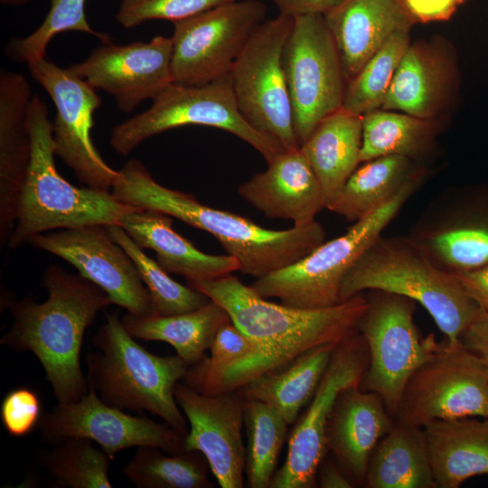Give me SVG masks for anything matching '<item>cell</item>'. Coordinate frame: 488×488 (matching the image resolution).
I'll use <instances>...</instances> for the list:
<instances>
[{"label":"cell","mask_w":488,"mask_h":488,"mask_svg":"<svg viewBox=\"0 0 488 488\" xmlns=\"http://www.w3.org/2000/svg\"><path fill=\"white\" fill-rule=\"evenodd\" d=\"M112 194L120 202L174 217L212 235L239 271L256 279L288 267L325 241L324 227L314 221L287 230H269L239 214L201 203L193 195L157 183L138 160L118 170Z\"/></svg>","instance_id":"cell-1"},{"label":"cell","mask_w":488,"mask_h":488,"mask_svg":"<svg viewBox=\"0 0 488 488\" xmlns=\"http://www.w3.org/2000/svg\"><path fill=\"white\" fill-rule=\"evenodd\" d=\"M42 286L48 293L44 302L26 297L10 305L13 324L0 343L33 352L58 404L70 403L89 389L80 362L85 332L112 302L97 285L58 265L47 267Z\"/></svg>","instance_id":"cell-2"},{"label":"cell","mask_w":488,"mask_h":488,"mask_svg":"<svg viewBox=\"0 0 488 488\" xmlns=\"http://www.w3.org/2000/svg\"><path fill=\"white\" fill-rule=\"evenodd\" d=\"M189 286L221 305L232 323L260 346L262 356L246 375L244 385L312 348L340 343L357 330V324L368 307L364 293L323 309H299L276 304L231 274L189 282Z\"/></svg>","instance_id":"cell-3"},{"label":"cell","mask_w":488,"mask_h":488,"mask_svg":"<svg viewBox=\"0 0 488 488\" xmlns=\"http://www.w3.org/2000/svg\"><path fill=\"white\" fill-rule=\"evenodd\" d=\"M30 162L19 196L15 223L8 240L15 249L41 233L87 225H120L135 209L111 192L76 187L58 172L52 123L45 102L32 97L27 109Z\"/></svg>","instance_id":"cell-4"},{"label":"cell","mask_w":488,"mask_h":488,"mask_svg":"<svg viewBox=\"0 0 488 488\" xmlns=\"http://www.w3.org/2000/svg\"><path fill=\"white\" fill-rule=\"evenodd\" d=\"M368 290L398 294L420 304L451 344L484 311L451 273L436 266L407 236L378 237L346 273L342 301Z\"/></svg>","instance_id":"cell-5"},{"label":"cell","mask_w":488,"mask_h":488,"mask_svg":"<svg viewBox=\"0 0 488 488\" xmlns=\"http://www.w3.org/2000/svg\"><path fill=\"white\" fill-rule=\"evenodd\" d=\"M97 352L87 356L89 387L106 403L148 411L185 436L188 421L174 389L189 365L177 354L158 356L141 346L116 314H107L92 339Z\"/></svg>","instance_id":"cell-6"},{"label":"cell","mask_w":488,"mask_h":488,"mask_svg":"<svg viewBox=\"0 0 488 488\" xmlns=\"http://www.w3.org/2000/svg\"><path fill=\"white\" fill-rule=\"evenodd\" d=\"M421 181L407 185L389 203L354 222L343 235L324 241L292 265L256 279L250 287L264 298H278L283 305L299 309H323L342 303L346 273L381 235Z\"/></svg>","instance_id":"cell-7"},{"label":"cell","mask_w":488,"mask_h":488,"mask_svg":"<svg viewBox=\"0 0 488 488\" xmlns=\"http://www.w3.org/2000/svg\"><path fill=\"white\" fill-rule=\"evenodd\" d=\"M189 125L219 128L248 143L269 163L286 151L275 139L256 130L238 107L230 74L208 84H171L153 99L151 107L116 126L112 148L130 154L145 140L164 131Z\"/></svg>","instance_id":"cell-8"},{"label":"cell","mask_w":488,"mask_h":488,"mask_svg":"<svg viewBox=\"0 0 488 488\" xmlns=\"http://www.w3.org/2000/svg\"><path fill=\"white\" fill-rule=\"evenodd\" d=\"M365 295L368 307L357 330L367 343L369 364L360 388L379 395L395 419L408 380L434 356L440 343L433 333L420 335L412 299L381 290Z\"/></svg>","instance_id":"cell-9"},{"label":"cell","mask_w":488,"mask_h":488,"mask_svg":"<svg viewBox=\"0 0 488 488\" xmlns=\"http://www.w3.org/2000/svg\"><path fill=\"white\" fill-rule=\"evenodd\" d=\"M293 23V17L282 14L261 23L230 73L242 116L256 130L277 141L285 150L299 147L282 61Z\"/></svg>","instance_id":"cell-10"},{"label":"cell","mask_w":488,"mask_h":488,"mask_svg":"<svg viewBox=\"0 0 488 488\" xmlns=\"http://www.w3.org/2000/svg\"><path fill=\"white\" fill-rule=\"evenodd\" d=\"M282 61L300 147L324 117L343 105L346 80L324 15L294 17Z\"/></svg>","instance_id":"cell-11"},{"label":"cell","mask_w":488,"mask_h":488,"mask_svg":"<svg viewBox=\"0 0 488 488\" xmlns=\"http://www.w3.org/2000/svg\"><path fill=\"white\" fill-rule=\"evenodd\" d=\"M465 417L488 418V362L461 341H445L408 380L395 420L424 427Z\"/></svg>","instance_id":"cell-12"},{"label":"cell","mask_w":488,"mask_h":488,"mask_svg":"<svg viewBox=\"0 0 488 488\" xmlns=\"http://www.w3.org/2000/svg\"><path fill=\"white\" fill-rule=\"evenodd\" d=\"M267 13L260 0H238L174 23V83L200 86L229 75Z\"/></svg>","instance_id":"cell-13"},{"label":"cell","mask_w":488,"mask_h":488,"mask_svg":"<svg viewBox=\"0 0 488 488\" xmlns=\"http://www.w3.org/2000/svg\"><path fill=\"white\" fill-rule=\"evenodd\" d=\"M28 67L56 108L52 123L55 154L82 184L110 192L119 172L102 159L91 138L93 114L101 105L96 89L69 67L61 68L45 57Z\"/></svg>","instance_id":"cell-14"},{"label":"cell","mask_w":488,"mask_h":488,"mask_svg":"<svg viewBox=\"0 0 488 488\" xmlns=\"http://www.w3.org/2000/svg\"><path fill=\"white\" fill-rule=\"evenodd\" d=\"M369 364L367 343L356 330L335 346L308 407L288 439L287 455L270 488H311L327 453L325 430L335 400L343 389L360 386Z\"/></svg>","instance_id":"cell-15"},{"label":"cell","mask_w":488,"mask_h":488,"mask_svg":"<svg viewBox=\"0 0 488 488\" xmlns=\"http://www.w3.org/2000/svg\"><path fill=\"white\" fill-rule=\"evenodd\" d=\"M441 269L455 273L488 263V188L439 194L406 235Z\"/></svg>","instance_id":"cell-16"},{"label":"cell","mask_w":488,"mask_h":488,"mask_svg":"<svg viewBox=\"0 0 488 488\" xmlns=\"http://www.w3.org/2000/svg\"><path fill=\"white\" fill-rule=\"evenodd\" d=\"M32 246L56 255L100 287L112 304L129 314H155L150 294L124 249L101 224L49 231L33 237Z\"/></svg>","instance_id":"cell-17"},{"label":"cell","mask_w":488,"mask_h":488,"mask_svg":"<svg viewBox=\"0 0 488 488\" xmlns=\"http://www.w3.org/2000/svg\"><path fill=\"white\" fill-rule=\"evenodd\" d=\"M38 427L42 437L53 444L67 437L88 438L111 459L124 449L141 446H156L171 454L185 451V436L175 428L127 414L104 402L91 388L80 399L58 404L52 412L43 414Z\"/></svg>","instance_id":"cell-18"},{"label":"cell","mask_w":488,"mask_h":488,"mask_svg":"<svg viewBox=\"0 0 488 488\" xmlns=\"http://www.w3.org/2000/svg\"><path fill=\"white\" fill-rule=\"evenodd\" d=\"M172 37L125 45L103 43L70 70L96 89L111 95L120 110L130 113L174 83Z\"/></svg>","instance_id":"cell-19"},{"label":"cell","mask_w":488,"mask_h":488,"mask_svg":"<svg viewBox=\"0 0 488 488\" xmlns=\"http://www.w3.org/2000/svg\"><path fill=\"white\" fill-rule=\"evenodd\" d=\"M174 395L189 425L185 450L204 455L221 487H243L245 399L240 391L208 395L178 382Z\"/></svg>","instance_id":"cell-20"},{"label":"cell","mask_w":488,"mask_h":488,"mask_svg":"<svg viewBox=\"0 0 488 488\" xmlns=\"http://www.w3.org/2000/svg\"><path fill=\"white\" fill-rule=\"evenodd\" d=\"M239 195L272 219L290 220L294 226L315 221L325 208L321 184L300 147L286 150L238 188Z\"/></svg>","instance_id":"cell-21"},{"label":"cell","mask_w":488,"mask_h":488,"mask_svg":"<svg viewBox=\"0 0 488 488\" xmlns=\"http://www.w3.org/2000/svg\"><path fill=\"white\" fill-rule=\"evenodd\" d=\"M394 423L376 393L352 386L338 395L326 426V448L353 485L365 483L371 455Z\"/></svg>","instance_id":"cell-22"},{"label":"cell","mask_w":488,"mask_h":488,"mask_svg":"<svg viewBox=\"0 0 488 488\" xmlns=\"http://www.w3.org/2000/svg\"><path fill=\"white\" fill-rule=\"evenodd\" d=\"M31 87L21 73L0 70V243L8 242L26 176L31 137L27 109Z\"/></svg>","instance_id":"cell-23"},{"label":"cell","mask_w":488,"mask_h":488,"mask_svg":"<svg viewBox=\"0 0 488 488\" xmlns=\"http://www.w3.org/2000/svg\"><path fill=\"white\" fill-rule=\"evenodd\" d=\"M324 16L347 83L395 32L413 23L404 0H344Z\"/></svg>","instance_id":"cell-24"},{"label":"cell","mask_w":488,"mask_h":488,"mask_svg":"<svg viewBox=\"0 0 488 488\" xmlns=\"http://www.w3.org/2000/svg\"><path fill=\"white\" fill-rule=\"evenodd\" d=\"M141 248L153 249L156 261L168 273L188 282L216 279L239 271V263L231 255L204 253L177 233L171 216L154 210L135 209L127 213L120 225Z\"/></svg>","instance_id":"cell-25"},{"label":"cell","mask_w":488,"mask_h":488,"mask_svg":"<svg viewBox=\"0 0 488 488\" xmlns=\"http://www.w3.org/2000/svg\"><path fill=\"white\" fill-rule=\"evenodd\" d=\"M435 420L423 429L437 488L488 474V418Z\"/></svg>","instance_id":"cell-26"},{"label":"cell","mask_w":488,"mask_h":488,"mask_svg":"<svg viewBox=\"0 0 488 488\" xmlns=\"http://www.w3.org/2000/svg\"><path fill=\"white\" fill-rule=\"evenodd\" d=\"M362 116L343 108L324 117L300 149L321 184L328 209L360 164Z\"/></svg>","instance_id":"cell-27"},{"label":"cell","mask_w":488,"mask_h":488,"mask_svg":"<svg viewBox=\"0 0 488 488\" xmlns=\"http://www.w3.org/2000/svg\"><path fill=\"white\" fill-rule=\"evenodd\" d=\"M336 345L312 348L285 365L249 380L239 390L244 399L271 406L291 425L315 393Z\"/></svg>","instance_id":"cell-28"},{"label":"cell","mask_w":488,"mask_h":488,"mask_svg":"<svg viewBox=\"0 0 488 488\" xmlns=\"http://www.w3.org/2000/svg\"><path fill=\"white\" fill-rule=\"evenodd\" d=\"M425 174L414 160L401 155L361 163L328 210L354 223L389 203L407 185L423 179Z\"/></svg>","instance_id":"cell-29"},{"label":"cell","mask_w":488,"mask_h":488,"mask_svg":"<svg viewBox=\"0 0 488 488\" xmlns=\"http://www.w3.org/2000/svg\"><path fill=\"white\" fill-rule=\"evenodd\" d=\"M364 484L369 488H436L423 427L395 420L371 455Z\"/></svg>","instance_id":"cell-30"},{"label":"cell","mask_w":488,"mask_h":488,"mask_svg":"<svg viewBox=\"0 0 488 488\" xmlns=\"http://www.w3.org/2000/svg\"><path fill=\"white\" fill-rule=\"evenodd\" d=\"M121 321L135 339L167 343L192 366L205 356L221 327L231 320L227 311L211 299L201 308L183 314L138 316L128 313Z\"/></svg>","instance_id":"cell-31"},{"label":"cell","mask_w":488,"mask_h":488,"mask_svg":"<svg viewBox=\"0 0 488 488\" xmlns=\"http://www.w3.org/2000/svg\"><path fill=\"white\" fill-rule=\"evenodd\" d=\"M445 85L442 62L426 48L408 45L380 108L430 119L439 105Z\"/></svg>","instance_id":"cell-32"},{"label":"cell","mask_w":488,"mask_h":488,"mask_svg":"<svg viewBox=\"0 0 488 488\" xmlns=\"http://www.w3.org/2000/svg\"><path fill=\"white\" fill-rule=\"evenodd\" d=\"M436 127L430 119L391 110H374L362 116L360 164L386 155L416 160L432 146Z\"/></svg>","instance_id":"cell-33"},{"label":"cell","mask_w":488,"mask_h":488,"mask_svg":"<svg viewBox=\"0 0 488 488\" xmlns=\"http://www.w3.org/2000/svg\"><path fill=\"white\" fill-rule=\"evenodd\" d=\"M153 446H138L123 469L137 488H211L209 464L198 451L164 454Z\"/></svg>","instance_id":"cell-34"},{"label":"cell","mask_w":488,"mask_h":488,"mask_svg":"<svg viewBox=\"0 0 488 488\" xmlns=\"http://www.w3.org/2000/svg\"><path fill=\"white\" fill-rule=\"evenodd\" d=\"M244 423L247 430L245 473L250 488H268L285 443L287 422L271 406L245 399Z\"/></svg>","instance_id":"cell-35"},{"label":"cell","mask_w":488,"mask_h":488,"mask_svg":"<svg viewBox=\"0 0 488 488\" xmlns=\"http://www.w3.org/2000/svg\"><path fill=\"white\" fill-rule=\"evenodd\" d=\"M395 32L347 83L343 108L363 116L381 108L399 63L409 45V30Z\"/></svg>","instance_id":"cell-36"},{"label":"cell","mask_w":488,"mask_h":488,"mask_svg":"<svg viewBox=\"0 0 488 488\" xmlns=\"http://www.w3.org/2000/svg\"><path fill=\"white\" fill-rule=\"evenodd\" d=\"M93 441L67 437L42 455V464L54 483L69 488H110L108 476L111 458Z\"/></svg>","instance_id":"cell-37"},{"label":"cell","mask_w":488,"mask_h":488,"mask_svg":"<svg viewBox=\"0 0 488 488\" xmlns=\"http://www.w3.org/2000/svg\"><path fill=\"white\" fill-rule=\"evenodd\" d=\"M113 239L135 263L146 286L155 314L174 315L201 308L211 299L203 293L173 279L157 261L147 256L119 225L108 226Z\"/></svg>","instance_id":"cell-38"},{"label":"cell","mask_w":488,"mask_h":488,"mask_svg":"<svg viewBox=\"0 0 488 488\" xmlns=\"http://www.w3.org/2000/svg\"><path fill=\"white\" fill-rule=\"evenodd\" d=\"M85 2L86 0H51L50 11L42 24L26 37L12 39L7 45L8 55L17 62H34L44 58L52 39L66 31L92 34L102 43L111 42L108 34L93 30L88 23Z\"/></svg>","instance_id":"cell-39"},{"label":"cell","mask_w":488,"mask_h":488,"mask_svg":"<svg viewBox=\"0 0 488 488\" xmlns=\"http://www.w3.org/2000/svg\"><path fill=\"white\" fill-rule=\"evenodd\" d=\"M238 0H122L116 14L127 29L150 20L176 23Z\"/></svg>","instance_id":"cell-40"},{"label":"cell","mask_w":488,"mask_h":488,"mask_svg":"<svg viewBox=\"0 0 488 488\" xmlns=\"http://www.w3.org/2000/svg\"><path fill=\"white\" fill-rule=\"evenodd\" d=\"M42 415L38 394L27 387L11 389L1 402V421L5 431L12 436L29 435L39 426Z\"/></svg>","instance_id":"cell-41"},{"label":"cell","mask_w":488,"mask_h":488,"mask_svg":"<svg viewBox=\"0 0 488 488\" xmlns=\"http://www.w3.org/2000/svg\"><path fill=\"white\" fill-rule=\"evenodd\" d=\"M466 0H404L413 22H435L449 19Z\"/></svg>","instance_id":"cell-42"},{"label":"cell","mask_w":488,"mask_h":488,"mask_svg":"<svg viewBox=\"0 0 488 488\" xmlns=\"http://www.w3.org/2000/svg\"><path fill=\"white\" fill-rule=\"evenodd\" d=\"M465 294L488 311V263L469 270L451 273Z\"/></svg>","instance_id":"cell-43"},{"label":"cell","mask_w":488,"mask_h":488,"mask_svg":"<svg viewBox=\"0 0 488 488\" xmlns=\"http://www.w3.org/2000/svg\"><path fill=\"white\" fill-rule=\"evenodd\" d=\"M279 10V14L296 17L300 15L320 14L337 7L344 0H269Z\"/></svg>","instance_id":"cell-44"},{"label":"cell","mask_w":488,"mask_h":488,"mask_svg":"<svg viewBox=\"0 0 488 488\" xmlns=\"http://www.w3.org/2000/svg\"><path fill=\"white\" fill-rule=\"evenodd\" d=\"M460 341L488 362V311L461 334Z\"/></svg>","instance_id":"cell-45"},{"label":"cell","mask_w":488,"mask_h":488,"mask_svg":"<svg viewBox=\"0 0 488 488\" xmlns=\"http://www.w3.org/2000/svg\"><path fill=\"white\" fill-rule=\"evenodd\" d=\"M318 472L319 486L322 488H351L354 486L338 464L326 456L321 462Z\"/></svg>","instance_id":"cell-46"},{"label":"cell","mask_w":488,"mask_h":488,"mask_svg":"<svg viewBox=\"0 0 488 488\" xmlns=\"http://www.w3.org/2000/svg\"><path fill=\"white\" fill-rule=\"evenodd\" d=\"M33 0H0L1 4L8 6H18L28 4Z\"/></svg>","instance_id":"cell-47"}]
</instances>
